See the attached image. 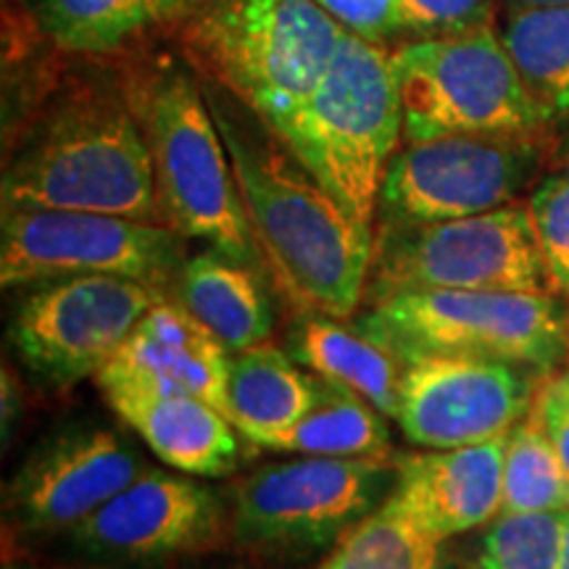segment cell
<instances>
[{"label": "cell", "instance_id": "obj_1", "mask_svg": "<svg viewBox=\"0 0 569 569\" xmlns=\"http://www.w3.org/2000/svg\"><path fill=\"white\" fill-rule=\"evenodd\" d=\"M267 274L298 311L348 319L367 298L372 224L353 217L253 109L203 80Z\"/></svg>", "mask_w": 569, "mask_h": 569}, {"label": "cell", "instance_id": "obj_2", "mask_svg": "<svg viewBox=\"0 0 569 569\" xmlns=\"http://www.w3.org/2000/svg\"><path fill=\"white\" fill-rule=\"evenodd\" d=\"M6 209L98 211L161 222L146 134L117 77L71 80L40 106L6 159Z\"/></svg>", "mask_w": 569, "mask_h": 569}, {"label": "cell", "instance_id": "obj_3", "mask_svg": "<svg viewBox=\"0 0 569 569\" xmlns=\"http://www.w3.org/2000/svg\"><path fill=\"white\" fill-rule=\"evenodd\" d=\"M117 80L146 134L161 222L267 272L201 74L172 51H130Z\"/></svg>", "mask_w": 569, "mask_h": 569}, {"label": "cell", "instance_id": "obj_4", "mask_svg": "<svg viewBox=\"0 0 569 569\" xmlns=\"http://www.w3.org/2000/svg\"><path fill=\"white\" fill-rule=\"evenodd\" d=\"M346 32L317 0H198L177 40L206 82L274 130L317 88Z\"/></svg>", "mask_w": 569, "mask_h": 569}, {"label": "cell", "instance_id": "obj_5", "mask_svg": "<svg viewBox=\"0 0 569 569\" xmlns=\"http://www.w3.org/2000/svg\"><path fill=\"white\" fill-rule=\"evenodd\" d=\"M274 132L353 217L372 224L403 134L390 53L380 42L346 32L322 80Z\"/></svg>", "mask_w": 569, "mask_h": 569}, {"label": "cell", "instance_id": "obj_6", "mask_svg": "<svg viewBox=\"0 0 569 569\" xmlns=\"http://www.w3.org/2000/svg\"><path fill=\"white\" fill-rule=\"evenodd\" d=\"M398 361L419 353H472L551 375L569 361V303L517 290H403L356 322Z\"/></svg>", "mask_w": 569, "mask_h": 569}, {"label": "cell", "instance_id": "obj_7", "mask_svg": "<svg viewBox=\"0 0 569 569\" xmlns=\"http://www.w3.org/2000/svg\"><path fill=\"white\" fill-rule=\"evenodd\" d=\"M393 486V459L301 457L261 467L232 490L230 536L253 557L309 559L332 549Z\"/></svg>", "mask_w": 569, "mask_h": 569}, {"label": "cell", "instance_id": "obj_8", "mask_svg": "<svg viewBox=\"0 0 569 569\" xmlns=\"http://www.w3.org/2000/svg\"><path fill=\"white\" fill-rule=\"evenodd\" d=\"M407 142L443 134H549L501 34L422 38L390 53Z\"/></svg>", "mask_w": 569, "mask_h": 569}, {"label": "cell", "instance_id": "obj_9", "mask_svg": "<svg viewBox=\"0 0 569 569\" xmlns=\"http://www.w3.org/2000/svg\"><path fill=\"white\" fill-rule=\"evenodd\" d=\"M403 290L553 293L528 201L448 222L380 227L365 301Z\"/></svg>", "mask_w": 569, "mask_h": 569}, {"label": "cell", "instance_id": "obj_10", "mask_svg": "<svg viewBox=\"0 0 569 569\" xmlns=\"http://www.w3.org/2000/svg\"><path fill=\"white\" fill-rule=\"evenodd\" d=\"M184 234L161 222L98 211L6 209L0 227L3 288L111 274L163 288L182 269Z\"/></svg>", "mask_w": 569, "mask_h": 569}, {"label": "cell", "instance_id": "obj_11", "mask_svg": "<svg viewBox=\"0 0 569 569\" xmlns=\"http://www.w3.org/2000/svg\"><path fill=\"white\" fill-rule=\"evenodd\" d=\"M546 153V134H443L407 142L382 180L380 227L448 222L515 203Z\"/></svg>", "mask_w": 569, "mask_h": 569}, {"label": "cell", "instance_id": "obj_12", "mask_svg": "<svg viewBox=\"0 0 569 569\" xmlns=\"http://www.w3.org/2000/svg\"><path fill=\"white\" fill-rule=\"evenodd\" d=\"M159 298V288L130 277L40 282L13 311L9 340L46 386L71 388L98 377Z\"/></svg>", "mask_w": 569, "mask_h": 569}, {"label": "cell", "instance_id": "obj_13", "mask_svg": "<svg viewBox=\"0 0 569 569\" xmlns=\"http://www.w3.org/2000/svg\"><path fill=\"white\" fill-rule=\"evenodd\" d=\"M401 365L393 419L419 448H461L507 436L549 377L472 353H419Z\"/></svg>", "mask_w": 569, "mask_h": 569}, {"label": "cell", "instance_id": "obj_14", "mask_svg": "<svg viewBox=\"0 0 569 569\" xmlns=\"http://www.w3.org/2000/svg\"><path fill=\"white\" fill-rule=\"evenodd\" d=\"M230 511L217 490L184 475L148 469L69 530L71 546L106 565L146 567L217 549Z\"/></svg>", "mask_w": 569, "mask_h": 569}, {"label": "cell", "instance_id": "obj_15", "mask_svg": "<svg viewBox=\"0 0 569 569\" xmlns=\"http://www.w3.org/2000/svg\"><path fill=\"white\" fill-rule=\"evenodd\" d=\"M142 472L146 459L117 430L67 427L21 461L6 486V509L24 530L69 532Z\"/></svg>", "mask_w": 569, "mask_h": 569}, {"label": "cell", "instance_id": "obj_16", "mask_svg": "<svg viewBox=\"0 0 569 569\" xmlns=\"http://www.w3.org/2000/svg\"><path fill=\"white\" fill-rule=\"evenodd\" d=\"M230 351L180 301L161 296L134 325L96 382L169 390L203 398L224 411Z\"/></svg>", "mask_w": 569, "mask_h": 569}, {"label": "cell", "instance_id": "obj_17", "mask_svg": "<svg viewBox=\"0 0 569 569\" xmlns=\"http://www.w3.org/2000/svg\"><path fill=\"white\" fill-rule=\"evenodd\" d=\"M507 438L398 453L393 496L440 540L493 522L501 515Z\"/></svg>", "mask_w": 569, "mask_h": 569}, {"label": "cell", "instance_id": "obj_18", "mask_svg": "<svg viewBox=\"0 0 569 569\" xmlns=\"http://www.w3.org/2000/svg\"><path fill=\"white\" fill-rule=\"evenodd\" d=\"M98 388L119 419L177 472L224 478L243 459L240 430L203 398L130 382H98Z\"/></svg>", "mask_w": 569, "mask_h": 569}, {"label": "cell", "instance_id": "obj_19", "mask_svg": "<svg viewBox=\"0 0 569 569\" xmlns=\"http://www.w3.org/2000/svg\"><path fill=\"white\" fill-rule=\"evenodd\" d=\"M27 19L56 51L122 56L167 27H180L198 0H21Z\"/></svg>", "mask_w": 569, "mask_h": 569}, {"label": "cell", "instance_id": "obj_20", "mask_svg": "<svg viewBox=\"0 0 569 569\" xmlns=\"http://www.w3.org/2000/svg\"><path fill=\"white\" fill-rule=\"evenodd\" d=\"M259 269L230 256L201 251L184 261L177 274V301L222 340L230 353L269 343L274 309Z\"/></svg>", "mask_w": 569, "mask_h": 569}, {"label": "cell", "instance_id": "obj_21", "mask_svg": "<svg viewBox=\"0 0 569 569\" xmlns=\"http://www.w3.org/2000/svg\"><path fill=\"white\" fill-rule=\"evenodd\" d=\"M290 356L322 380L353 390L386 417H396L401 361L359 325L301 311L288 336Z\"/></svg>", "mask_w": 569, "mask_h": 569}, {"label": "cell", "instance_id": "obj_22", "mask_svg": "<svg viewBox=\"0 0 569 569\" xmlns=\"http://www.w3.org/2000/svg\"><path fill=\"white\" fill-rule=\"evenodd\" d=\"M315 398L317 377L290 351L261 343L230 356L224 415L253 448L293 427Z\"/></svg>", "mask_w": 569, "mask_h": 569}, {"label": "cell", "instance_id": "obj_23", "mask_svg": "<svg viewBox=\"0 0 569 569\" xmlns=\"http://www.w3.org/2000/svg\"><path fill=\"white\" fill-rule=\"evenodd\" d=\"M317 377V375H315ZM259 448L298 457L393 459L386 415L353 390L317 377L315 407Z\"/></svg>", "mask_w": 569, "mask_h": 569}, {"label": "cell", "instance_id": "obj_24", "mask_svg": "<svg viewBox=\"0 0 569 569\" xmlns=\"http://www.w3.org/2000/svg\"><path fill=\"white\" fill-rule=\"evenodd\" d=\"M498 34L546 124L569 122V6L511 9Z\"/></svg>", "mask_w": 569, "mask_h": 569}, {"label": "cell", "instance_id": "obj_25", "mask_svg": "<svg viewBox=\"0 0 569 569\" xmlns=\"http://www.w3.org/2000/svg\"><path fill=\"white\" fill-rule=\"evenodd\" d=\"M317 569H448L443 540L390 493L332 546Z\"/></svg>", "mask_w": 569, "mask_h": 569}, {"label": "cell", "instance_id": "obj_26", "mask_svg": "<svg viewBox=\"0 0 569 569\" xmlns=\"http://www.w3.org/2000/svg\"><path fill=\"white\" fill-rule=\"evenodd\" d=\"M501 511H569V475L536 409L507 438Z\"/></svg>", "mask_w": 569, "mask_h": 569}, {"label": "cell", "instance_id": "obj_27", "mask_svg": "<svg viewBox=\"0 0 569 569\" xmlns=\"http://www.w3.org/2000/svg\"><path fill=\"white\" fill-rule=\"evenodd\" d=\"M567 511H501L480 538L478 569H559Z\"/></svg>", "mask_w": 569, "mask_h": 569}, {"label": "cell", "instance_id": "obj_28", "mask_svg": "<svg viewBox=\"0 0 569 569\" xmlns=\"http://www.w3.org/2000/svg\"><path fill=\"white\" fill-rule=\"evenodd\" d=\"M528 209L551 290L569 298V169L540 180L528 198Z\"/></svg>", "mask_w": 569, "mask_h": 569}, {"label": "cell", "instance_id": "obj_29", "mask_svg": "<svg viewBox=\"0 0 569 569\" xmlns=\"http://www.w3.org/2000/svg\"><path fill=\"white\" fill-rule=\"evenodd\" d=\"M403 30L419 38H446L490 30L496 0H401Z\"/></svg>", "mask_w": 569, "mask_h": 569}, {"label": "cell", "instance_id": "obj_30", "mask_svg": "<svg viewBox=\"0 0 569 569\" xmlns=\"http://www.w3.org/2000/svg\"><path fill=\"white\" fill-rule=\"evenodd\" d=\"M348 32L380 42L403 32L401 0H317Z\"/></svg>", "mask_w": 569, "mask_h": 569}, {"label": "cell", "instance_id": "obj_31", "mask_svg": "<svg viewBox=\"0 0 569 569\" xmlns=\"http://www.w3.org/2000/svg\"><path fill=\"white\" fill-rule=\"evenodd\" d=\"M532 409L538 411L540 422L549 432L551 443L569 475V388L561 382V377H546Z\"/></svg>", "mask_w": 569, "mask_h": 569}, {"label": "cell", "instance_id": "obj_32", "mask_svg": "<svg viewBox=\"0 0 569 569\" xmlns=\"http://www.w3.org/2000/svg\"><path fill=\"white\" fill-rule=\"evenodd\" d=\"M19 415V401H17V388L9 380V369H3V432L9 436L11 425L17 422Z\"/></svg>", "mask_w": 569, "mask_h": 569}, {"label": "cell", "instance_id": "obj_33", "mask_svg": "<svg viewBox=\"0 0 569 569\" xmlns=\"http://www.w3.org/2000/svg\"><path fill=\"white\" fill-rule=\"evenodd\" d=\"M511 9H540V6H569V0H503Z\"/></svg>", "mask_w": 569, "mask_h": 569}, {"label": "cell", "instance_id": "obj_34", "mask_svg": "<svg viewBox=\"0 0 569 569\" xmlns=\"http://www.w3.org/2000/svg\"><path fill=\"white\" fill-rule=\"evenodd\" d=\"M559 569H569V511H567V530H565V546H561Z\"/></svg>", "mask_w": 569, "mask_h": 569}, {"label": "cell", "instance_id": "obj_35", "mask_svg": "<svg viewBox=\"0 0 569 569\" xmlns=\"http://www.w3.org/2000/svg\"><path fill=\"white\" fill-rule=\"evenodd\" d=\"M559 377H561V382H565V386L569 388V372L567 375H559Z\"/></svg>", "mask_w": 569, "mask_h": 569}, {"label": "cell", "instance_id": "obj_36", "mask_svg": "<svg viewBox=\"0 0 569 569\" xmlns=\"http://www.w3.org/2000/svg\"><path fill=\"white\" fill-rule=\"evenodd\" d=\"M6 569H32V567H6Z\"/></svg>", "mask_w": 569, "mask_h": 569}]
</instances>
